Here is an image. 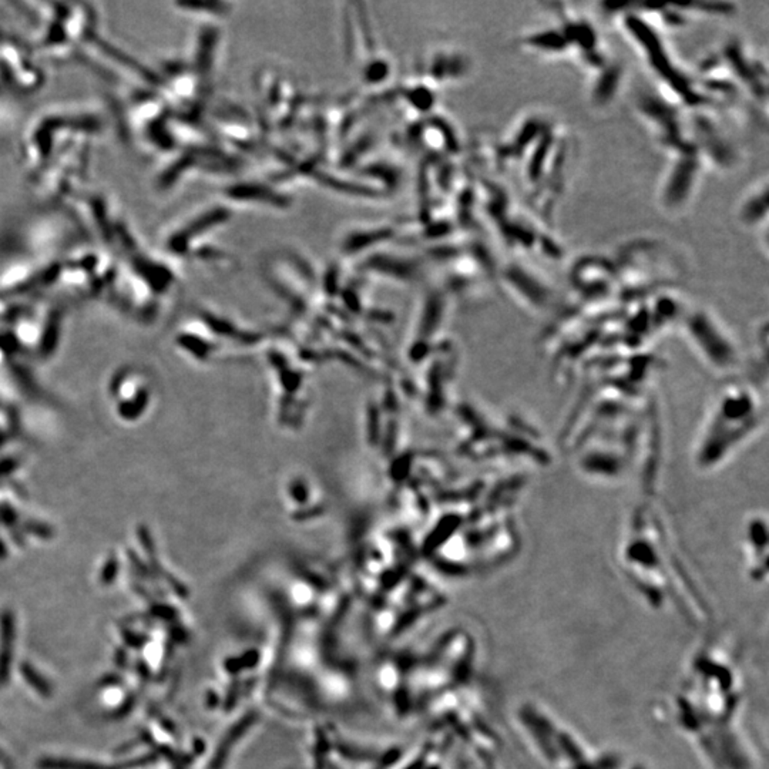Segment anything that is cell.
Listing matches in <instances>:
<instances>
[{"mask_svg":"<svg viewBox=\"0 0 769 769\" xmlns=\"http://www.w3.org/2000/svg\"><path fill=\"white\" fill-rule=\"evenodd\" d=\"M15 639V623L10 613H3L0 620V686L9 680L12 664V648Z\"/></svg>","mask_w":769,"mask_h":769,"instance_id":"10","label":"cell"},{"mask_svg":"<svg viewBox=\"0 0 769 769\" xmlns=\"http://www.w3.org/2000/svg\"><path fill=\"white\" fill-rule=\"evenodd\" d=\"M766 213V184H762V189L761 191H755L752 193L751 197H748L744 202V207H742L741 211V216L742 220L748 224H754L758 221V217L761 214L765 216Z\"/></svg>","mask_w":769,"mask_h":769,"instance_id":"11","label":"cell"},{"mask_svg":"<svg viewBox=\"0 0 769 769\" xmlns=\"http://www.w3.org/2000/svg\"><path fill=\"white\" fill-rule=\"evenodd\" d=\"M20 671H21L23 678H24L26 681H28V682L32 685V688H35L36 691H37L42 697H46V698L50 697V694H51V688H50V685L47 684V681H46L32 666H29V664H21Z\"/></svg>","mask_w":769,"mask_h":769,"instance_id":"12","label":"cell"},{"mask_svg":"<svg viewBox=\"0 0 769 769\" xmlns=\"http://www.w3.org/2000/svg\"><path fill=\"white\" fill-rule=\"evenodd\" d=\"M619 563L631 586L653 607L681 603L691 620L705 619V604L684 567L659 512L644 503L635 508L619 544Z\"/></svg>","mask_w":769,"mask_h":769,"instance_id":"2","label":"cell"},{"mask_svg":"<svg viewBox=\"0 0 769 769\" xmlns=\"http://www.w3.org/2000/svg\"><path fill=\"white\" fill-rule=\"evenodd\" d=\"M697 167L693 158H681L673 167L664 187L662 201L666 207L677 208L688 198V193H691Z\"/></svg>","mask_w":769,"mask_h":769,"instance_id":"8","label":"cell"},{"mask_svg":"<svg viewBox=\"0 0 769 769\" xmlns=\"http://www.w3.org/2000/svg\"><path fill=\"white\" fill-rule=\"evenodd\" d=\"M742 546L750 577L763 581L768 574V520L765 513L758 512L748 516L742 528Z\"/></svg>","mask_w":769,"mask_h":769,"instance_id":"6","label":"cell"},{"mask_svg":"<svg viewBox=\"0 0 769 769\" xmlns=\"http://www.w3.org/2000/svg\"><path fill=\"white\" fill-rule=\"evenodd\" d=\"M516 727L528 748L548 769H619L613 754L596 751L574 731L533 702L521 704L515 712Z\"/></svg>","mask_w":769,"mask_h":769,"instance_id":"4","label":"cell"},{"mask_svg":"<svg viewBox=\"0 0 769 769\" xmlns=\"http://www.w3.org/2000/svg\"><path fill=\"white\" fill-rule=\"evenodd\" d=\"M155 761L154 755L137 758L135 761H128L120 765H103L98 762L92 761H82V759H70V758H43L37 762L39 769H130V768H139L151 763Z\"/></svg>","mask_w":769,"mask_h":769,"instance_id":"9","label":"cell"},{"mask_svg":"<svg viewBox=\"0 0 769 769\" xmlns=\"http://www.w3.org/2000/svg\"><path fill=\"white\" fill-rule=\"evenodd\" d=\"M684 331L688 342L701 361L718 374L731 377L741 362V355L732 336L707 311H694L684 318Z\"/></svg>","mask_w":769,"mask_h":769,"instance_id":"5","label":"cell"},{"mask_svg":"<svg viewBox=\"0 0 769 769\" xmlns=\"http://www.w3.org/2000/svg\"><path fill=\"white\" fill-rule=\"evenodd\" d=\"M766 396L757 381L731 379L714 396L693 450L700 472L728 462L762 428Z\"/></svg>","mask_w":769,"mask_h":769,"instance_id":"3","label":"cell"},{"mask_svg":"<svg viewBox=\"0 0 769 769\" xmlns=\"http://www.w3.org/2000/svg\"><path fill=\"white\" fill-rule=\"evenodd\" d=\"M506 282L510 285L513 293L535 311L542 312L547 309L553 301V293L543 284V281L535 278L533 275H526V271L521 268L509 270L506 273Z\"/></svg>","mask_w":769,"mask_h":769,"instance_id":"7","label":"cell"},{"mask_svg":"<svg viewBox=\"0 0 769 769\" xmlns=\"http://www.w3.org/2000/svg\"><path fill=\"white\" fill-rule=\"evenodd\" d=\"M741 688L736 666L718 647L693 657L674 698V720L715 769H748L736 734Z\"/></svg>","mask_w":769,"mask_h":769,"instance_id":"1","label":"cell"}]
</instances>
